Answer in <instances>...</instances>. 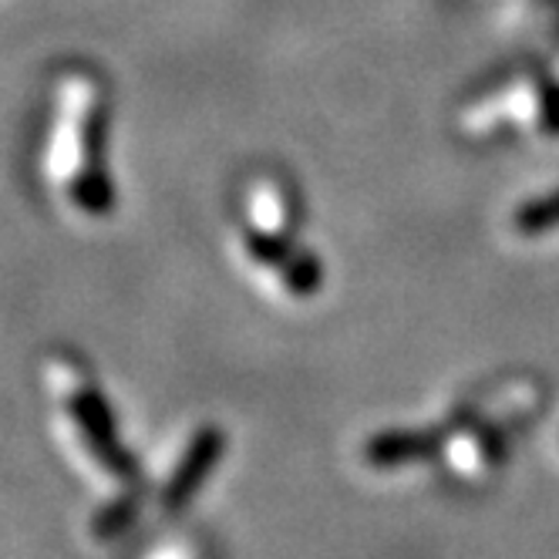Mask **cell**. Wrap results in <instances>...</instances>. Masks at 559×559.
Segmentation results:
<instances>
[{"label":"cell","instance_id":"5","mask_svg":"<svg viewBox=\"0 0 559 559\" xmlns=\"http://www.w3.org/2000/svg\"><path fill=\"white\" fill-rule=\"evenodd\" d=\"M438 452V442L425 431H381L368 438L361 449V462L374 472H402L418 465Z\"/></svg>","mask_w":559,"mask_h":559},{"label":"cell","instance_id":"2","mask_svg":"<svg viewBox=\"0 0 559 559\" xmlns=\"http://www.w3.org/2000/svg\"><path fill=\"white\" fill-rule=\"evenodd\" d=\"M64 405H68V415L74 421V428L82 431L85 445L102 462V468L108 475H115V478H126V483H132V478H135V465L126 455L122 442H118V428H115L111 408H108V402L102 397V391L95 384H88V381H78L68 391Z\"/></svg>","mask_w":559,"mask_h":559},{"label":"cell","instance_id":"6","mask_svg":"<svg viewBox=\"0 0 559 559\" xmlns=\"http://www.w3.org/2000/svg\"><path fill=\"white\" fill-rule=\"evenodd\" d=\"M132 512H135V499H132V496L118 499L115 506H108V509L98 515L95 533H98V536H115V533H122V530L132 523Z\"/></svg>","mask_w":559,"mask_h":559},{"label":"cell","instance_id":"3","mask_svg":"<svg viewBox=\"0 0 559 559\" xmlns=\"http://www.w3.org/2000/svg\"><path fill=\"white\" fill-rule=\"evenodd\" d=\"M223 452H226V435L213 425L199 428L186 442V449L169 475V483L163 486V496H158L163 512H169V515L182 512L189 506V499L203 489V483L210 478L213 465L223 459Z\"/></svg>","mask_w":559,"mask_h":559},{"label":"cell","instance_id":"1","mask_svg":"<svg viewBox=\"0 0 559 559\" xmlns=\"http://www.w3.org/2000/svg\"><path fill=\"white\" fill-rule=\"evenodd\" d=\"M51 179L85 216L111 210L105 169V92L92 71H71L58 82L51 129Z\"/></svg>","mask_w":559,"mask_h":559},{"label":"cell","instance_id":"7","mask_svg":"<svg viewBox=\"0 0 559 559\" xmlns=\"http://www.w3.org/2000/svg\"><path fill=\"white\" fill-rule=\"evenodd\" d=\"M543 219H546V223H552V219H559V206H556V210L549 206V210H539V213H533V210H530V213L523 216V223H526V226H533V229H536V226H539Z\"/></svg>","mask_w":559,"mask_h":559},{"label":"cell","instance_id":"4","mask_svg":"<svg viewBox=\"0 0 559 559\" xmlns=\"http://www.w3.org/2000/svg\"><path fill=\"white\" fill-rule=\"evenodd\" d=\"M506 459V442L502 431L492 425H472V428H455L445 442V462L449 468L465 478V483H478V478H489Z\"/></svg>","mask_w":559,"mask_h":559}]
</instances>
